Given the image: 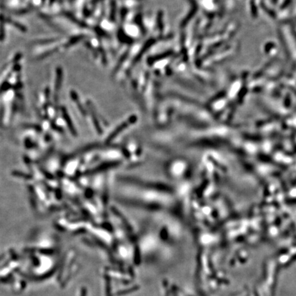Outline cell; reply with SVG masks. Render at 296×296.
<instances>
[{"label": "cell", "mask_w": 296, "mask_h": 296, "mask_svg": "<svg viewBox=\"0 0 296 296\" xmlns=\"http://www.w3.org/2000/svg\"><path fill=\"white\" fill-rule=\"evenodd\" d=\"M0 23H1V25H0V40H3L4 37V21L2 19V16L0 17Z\"/></svg>", "instance_id": "5b68a950"}, {"label": "cell", "mask_w": 296, "mask_h": 296, "mask_svg": "<svg viewBox=\"0 0 296 296\" xmlns=\"http://www.w3.org/2000/svg\"><path fill=\"white\" fill-rule=\"evenodd\" d=\"M82 38V36H80V37H75L73 38V39H71L68 42V43H67V45H65L67 47H69V46H71L72 45H73V44L75 43H77V42H78Z\"/></svg>", "instance_id": "277c9868"}, {"label": "cell", "mask_w": 296, "mask_h": 296, "mask_svg": "<svg viewBox=\"0 0 296 296\" xmlns=\"http://www.w3.org/2000/svg\"><path fill=\"white\" fill-rule=\"evenodd\" d=\"M7 21L9 22V23L12 24V26H14L15 27L18 28L19 30L23 31V32H26V31L27 30V29L26 28L25 26H23V25H21V24H20L19 23H17L16 21H12V20H10V19H7Z\"/></svg>", "instance_id": "3957f363"}, {"label": "cell", "mask_w": 296, "mask_h": 296, "mask_svg": "<svg viewBox=\"0 0 296 296\" xmlns=\"http://www.w3.org/2000/svg\"><path fill=\"white\" fill-rule=\"evenodd\" d=\"M64 15L67 17V18L69 19L70 20H72V21H73L74 23H77V25H79V26H82V27H84V26H86L85 24H84L83 23H82V22H80L79 21L78 19H75L74 16L72 15H71L69 12H65L64 13Z\"/></svg>", "instance_id": "7a4b0ae2"}, {"label": "cell", "mask_w": 296, "mask_h": 296, "mask_svg": "<svg viewBox=\"0 0 296 296\" xmlns=\"http://www.w3.org/2000/svg\"><path fill=\"white\" fill-rule=\"evenodd\" d=\"M62 80H63V71L61 67H58L56 69V78L55 83V90L56 91V93L61 88Z\"/></svg>", "instance_id": "6da1fadb"}]
</instances>
